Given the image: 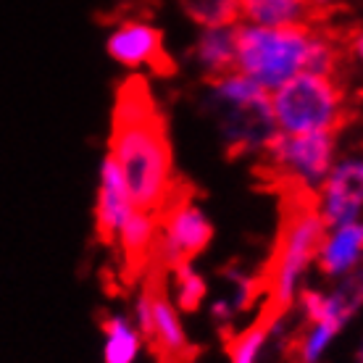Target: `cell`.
I'll return each mask as SVG.
<instances>
[{
    "label": "cell",
    "instance_id": "11",
    "mask_svg": "<svg viewBox=\"0 0 363 363\" xmlns=\"http://www.w3.org/2000/svg\"><path fill=\"white\" fill-rule=\"evenodd\" d=\"M363 253V224L350 221L335 229V235L327 237L324 247L318 250V269L324 274H342L350 272Z\"/></svg>",
    "mask_w": 363,
    "mask_h": 363
},
{
    "label": "cell",
    "instance_id": "1",
    "mask_svg": "<svg viewBox=\"0 0 363 363\" xmlns=\"http://www.w3.org/2000/svg\"><path fill=\"white\" fill-rule=\"evenodd\" d=\"M111 158L124 177L137 211L158 213L177 182L169 124L145 77L132 74L118 84L111 116Z\"/></svg>",
    "mask_w": 363,
    "mask_h": 363
},
{
    "label": "cell",
    "instance_id": "10",
    "mask_svg": "<svg viewBox=\"0 0 363 363\" xmlns=\"http://www.w3.org/2000/svg\"><path fill=\"white\" fill-rule=\"evenodd\" d=\"M129 208H132V200H129L124 177L118 172L116 161L108 155L106 164H103V174H100V195L98 206H95V237H98V242L116 250L118 227H121V218Z\"/></svg>",
    "mask_w": 363,
    "mask_h": 363
},
{
    "label": "cell",
    "instance_id": "14",
    "mask_svg": "<svg viewBox=\"0 0 363 363\" xmlns=\"http://www.w3.org/2000/svg\"><path fill=\"white\" fill-rule=\"evenodd\" d=\"M266 335H269V329L258 321H253L245 332H232L227 324L221 327V342H224V350L232 358V363H255V353L264 345Z\"/></svg>",
    "mask_w": 363,
    "mask_h": 363
},
{
    "label": "cell",
    "instance_id": "9",
    "mask_svg": "<svg viewBox=\"0 0 363 363\" xmlns=\"http://www.w3.org/2000/svg\"><path fill=\"white\" fill-rule=\"evenodd\" d=\"M237 9L255 27H318L329 18V6L316 0H237Z\"/></svg>",
    "mask_w": 363,
    "mask_h": 363
},
{
    "label": "cell",
    "instance_id": "3",
    "mask_svg": "<svg viewBox=\"0 0 363 363\" xmlns=\"http://www.w3.org/2000/svg\"><path fill=\"white\" fill-rule=\"evenodd\" d=\"M272 118L284 135L340 132L355 116L345 79L303 72L269 95Z\"/></svg>",
    "mask_w": 363,
    "mask_h": 363
},
{
    "label": "cell",
    "instance_id": "15",
    "mask_svg": "<svg viewBox=\"0 0 363 363\" xmlns=\"http://www.w3.org/2000/svg\"><path fill=\"white\" fill-rule=\"evenodd\" d=\"M100 327L108 337L106 342V363H132L137 353V335L116 316L100 313Z\"/></svg>",
    "mask_w": 363,
    "mask_h": 363
},
{
    "label": "cell",
    "instance_id": "16",
    "mask_svg": "<svg viewBox=\"0 0 363 363\" xmlns=\"http://www.w3.org/2000/svg\"><path fill=\"white\" fill-rule=\"evenodd\" d=\"M174 274H177V284H179V295H177L179 308L187 311V313H195L200 308V300L206 298V281L200 279L190 266H182Z\"/></svg>",
    "mask_w": 363,
    "mask_h": 363
},
{
    "label": "cell",
    "instance_id": "5",
    "mask_svg": "<svg viewBox=\"0 0 363 363\" xmlns=\"http://www.w3.org/2000/svg\"><path fill=\"white\" fill-rule=\"evenodd\" d=\"M166 274H169V264H166L164 253L158 247V237H155L153 255L147 264L145 287L140 295V300L150 311V327H153L145 342L153 353L155 363H195L200 350L192 347L184 337L179 316H177L172 300L166 295Z\"/></svg>",
    "mask_w": 363,
    "mask_h": 363
},
{
    "label": "cell",
    "instance_id": "8",
    "mask_svg": "<svg viewBox=\"0 0 363 363\" xmlns=\"http://www.w3.org/2000/svg\"><path fill=\"white\" fill-rule=\"evenodd\" d=\"M363 206V161H347L321 182V218L337 229L355 221Z\"/></svg>",
    "mask_w": 363,
    "mask_h": 363
},
{
    "label": "cell",
    "instance_id": "19",
    "mask_svg": "<svg viewBox=\"0 0 363 363\" xmlns=\"http://www.w3.org/2000/svg\"><path fill=\"white\" fill-rule=\"evenodd\" d=\"M361 361H363V355H361Z\"/></svg>",
    "mask_w": 363,
    "mask_h": 363
},
{
    "label": "cell",
    "instance_id": "17",
    "mask_svg": "<svg viewBox=\"0 0 363 363\" xmlns=\"http://www.w3.org/2000/svg\"><path fill=\"white\" fill-rule=\"evenodd\" d=\"M355 53L361 55V61H363V32L358 35V40H355Z\"/></svg>",
    "mask_w": 363,
    "mask_h": 363
},
{
    "label": "cell",
    "instance_id": "2",
    "mask_svg": "<svg viewBox=\"0 0 363 363\" xmlns=\"http://www.w3.org/2000/svg\"><path fill=\"white\" fill-rule=\"evenodd\" d=\"M269 190L279 195V232L264 266L253 279H245L242 284L240 308H250L255 300L264 298L255 321L272 332L277 321L290 311L295 279L324 247L329 229L324 227L321 195L313 192V184L300 177H281Z\"/></svg>",
    "mask_w": 363,
    "mask_h": 363
},
{
    "label": "cell",
    "instance_id": "12",
    "mask_svg": "<svg viewBox=\"0 0 363 363\" xmlns=\"http://www.w3.org/2000/svg\"><path fill=\"white\" fill-rule=\"evenodd\" d=\"M200 64L206 66V79H216V77H227L237 72L235 58V24L232 27H216L206 29V35L198 43Z\"/></svg>",
    "mask_w": 363,
    "mask_h": 363
},
{
    "label": "cell",
    "instance_id": "6",
    "mask_svg": "<svg viewBox=\"0 0 363 363\" xmlns=\"http://www.w3.org/2000/svg\"><path fill=\"white\" fill-rule=\"evenodd\" d=\"M108 53L118 64L137 69V66H150L158 77H172L177 72L174 58L166 53L164 35L145 21H124L121 27L111 35Z\"/></svg>",
    "mask_w": 363,
    "mask_h": 363
},
{
    "label": "cell",
    "instance_id": "4",
    "mask_svg": "<svg viewBox=\"0 0 363 363\" xmlns=\"http://www.w3.org/2000/svg\"><path fill=\"white\" fill-rule=\"evenodd\" d=\"M313 27H255L235 24L237 72L250 77L258 87L277 90L306 72Z\"/></svg>",
    "mask_w": 363,
    "mask_h": 363
},
{
    "label": "cell",
    "instance_id": "7",
    "mask_svg": "<svg viewBox=\"0 0 363 363\" xmlns=\"http://www.w3.org/2000/svg\"><path fill=\"white\" fill-rule=\"evenodd\" d=\"M158 237V221L153 213L137 211L135 206L124 213L118 227V274L116 281L132 287L147 272L150 255Z\"/></svg>",
    "mask_w": 363,
    "mask_h": 363
},
{
    "label": "cell",
    "instance_id": "18",
    "mask_svg": "<svg viewBox=\"0 0 363 363\" xmlns=\"http://www.w3.org/2000/svg\"><path fill=\"white\" fill-rule=\"evenodd\" d=\"M292 363H298V361H292Z\"/></svg>",
    "mask_w": 363,
    "mask_h": 363
},
{
    "label": "cell",
    "instance_id": "13",
    "mask_svg": "<svg viewBox=\"0 0 363 363\" xmlns=\"http://www.w3.org/2000/svg\"><path fill=\"white\" fill-rule=\"evenodd\" d=\"M179 3L182 9L206 29L232 27L240 18L237 0H179Z\"/></svg>",
    "mask_w": 363,
    "mask_h": 363
}]
</instances>
